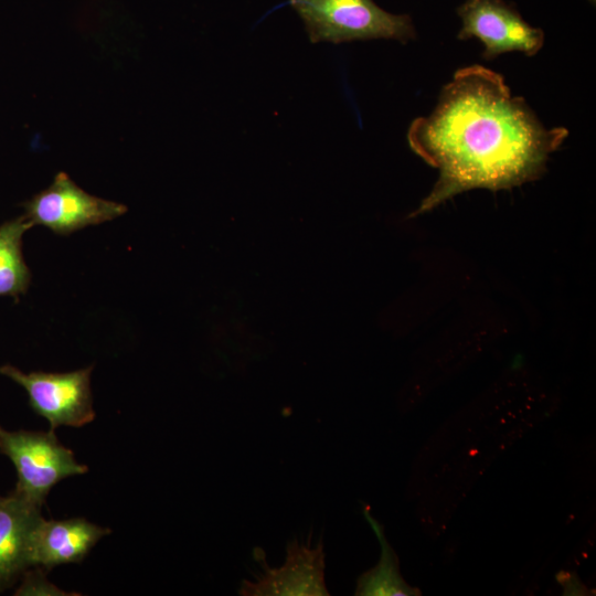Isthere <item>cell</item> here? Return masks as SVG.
<instances>
[{"instance_id":"cell-12","label":"cell","mask_w":596,"mask_h":596,"mask_svg":"<svg viewBox=\"0 0 596 596\" xmlns=\"http://www.w3.org/2000/svg\"><path fill=\"white\" fill-rule=\"evenodd\" d=\"M15 595H65V593L49 583L40 572H31L24 577Z\"/></svg>"},{"instance_id":"cell-4","label":"cell","mask_w":596,"mask_h":596,"mask_svg":"<svg viewBox=\"0 0 596 596\" xmlns=\"http://www.w3.org/2000/svg\"><path fill=\"white\" fill-rule=\"evenodd\" d=\"M92 371L93 365L64 373H24L10 364L0 365V374L26 391L31 408L50 423L52 430L60 426L81 427L94 421Z\"/></svg>"},{"instance_id":"cell-3","label":"cell","mask_w":596,"mask_h":596,"mask_svg":"<svg viewBox=\"0 0 596 596\" xmlns=\"http://www.w3.org/2000/svg\"><path fill=\"white\" fill-rule=\"evenodd\" d=\"M0 451L14 465L15 491L42 507L61 480L87 472L73 451L49 432L7 430L0 426Z\"/></svg>"},{"instance_id":"cell-2","label":"cell","mask_w":596,"mask_h":596,"mask_svg":"<svg viewBox=\"0 0 596 596\" xmlns=\"http://www.w3.org/2000/svg\"><path fill=\"white\" fill-rule=\"evenodd\" d=\"M310 42L334 44L375 39L406 43L416 38L408 14H393L373 0H289Z\"/></svg>"},{"instance_id":"cell-1","label":"cell","mask_w":596,"mask_h":596,"mask_svg":"<svg viewBox=\"0 0 596 596\" xmlns=\"http://www.w3.org/2000/svg\"><path fill=\"white\" fill-rule=\"evenodd\" d=\"M567 135L566 128L544 127L499 73L481 65L458 70L433 113L414 119L407 132L411 149L439 171L413 215L468 190L536 180Z\"/></svg>"},{"instance_id":"cell-5","label":"cell","mask_w":596,"mask_h":596,"mask_svg":"<svg viewBox=\"0 0 596 596\" xmlns=\"http://www.w3.org/2000/svg\"><path fill=\"white\" fill-rule=\"evenodd\" d=\"M25 217L60 236L121 216L127 206L87 193L66 172H58L52 184L22 203Z\"/></svg>"},{"instance_id":"cell-8","label":"cell","mask_w":596,"mask_h":596,"mask_svg":"<svg viewBox=\"0 0 596 596\" xmlns=\"http://www.w3.org/2000/svg\"><path fill=\"white\" fill-rule=\"evenodd\" d=\"M110 529L84 518L45 520L34 529L31 541V566L51 568L81 562Z\"/></svg>"},{"instance_id":"cell-10","label":"cell","mask_w":596,"mask_h":596,"mask_svg":"<svg viewBox=\"0 0 596 596\" xmlns=\"http://www.w3.org/2000/svg\"><path fill=\"white\" fill-rule=\"evenodd\" d=\"M33 224L19 216L0 225V297L19 298L31 284V272L22 254V237Z\"/></svg>"},{"instance_id":"cell-6","label":"cell","mask_w":596,"mask_h":596,"mask_svg":"<svg viewBox=\"0 0 596 596\" xmlns=\"http://www.w3.org/2000/svg\"><path fill=\"white\" fill-rule=\"evenodd\" d=\"M457 13L462 21L458 39L480 40L485 58L514 51L532 56L543 46V31L531 26L504 0H466Z\"/></svg>"},{"instance_id":"cell-9","label":"cell","mask_w":596,"mask_h":596,"mask_svg":"<svg viewBox=\"0 0 596 596\" xmlns=\"http://www.w3.org/2000/svg\"><path fill=\"white\" fill-rule=\"evenodd\" d=\"M41 505L13 490L0 497V588L31 566V541Z\"/></svg>"},{"instance_id":"cell-7","label":"cell","mask_w":596,"mask_h":596,"mask_svg":"<svg viewBox=\"0 0 596 596\" xmlns=\"http://www.w3.org/2000/svg\"><path fill=\"white\" fill-rule=\"evenodd\" d=\"M286 561L270 568L260 557L262 572L253 581H244L238 589L245 596H323L329 595L324 582V552L320 541L311 546L294 540L287 544Z\"/></svg>"},{"instance_id":"cell-11","label":"cell","mask_w":596,"mask_h":596,"mask_svg":"<svg viewBox=\"0 0 596 596\" xmlns=\"http://www.w3.org/2000/svg\"><path fill=\"white\" fill-rule=\"evenodd\" d=\"M364 515L379 539L382 554L379 565L359 579L355 594L372 596L411 595L409 588L403 583L398 574L396 558L384 538L381 525L368 511H364Z\"/></svg>"}]
</instances>
